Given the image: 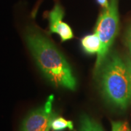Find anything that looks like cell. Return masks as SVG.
<instances>
[{"instance_id":"10","label":"cell","mask_w":131,"mask_h":131,"mask_svg":"<svg viewBox=\"0 0 131 131\" xmlns=\"http://www.w3.org/2000/svg\"><path fill=\"white\" fill-rule=\"evenodd\" d=\"M98 3L99 5H101L102 7H104V8H106L108 7V5H109V2L108 0H97Z\"/></svg>"},{"instance_id":"9","label":"cell","mask_w":131,"mask_h":131,"mask_svg":"<svg viewBox=\"0 0 131 131\" xmlns=\"http://www.w3.org/2000/svg\"><path fill=\"white\" fill-rule=\"evenodd\" d=\"M112 131H127L129 128L127 123L121 122H112Z\"/></svg>"},{"instance_id":"8","label":"cell","mask_w":131,"mask_h":131,"mask_svg":"<svg viewBox=\"0 0 131 131\" xmlns=\"http://www.w3.org/2000/svg\"><path fill=\"white\" fill-rule=\"evenodd\" d=\"M51 128L54 131H62L66 128L73 130L74 125L71 121L66 120L63 117H56L51 123Z\"/></svg>"},{"instance_id":"11","label":"cell","mask_w":131,"mask_h":131,"mask_svg":"<svg viewBox=\"0 0 131 131\" xmlns=\"http://www.w3.org/2000/svg\"><path fill=\"white\" fill-rule=\"evenodd\" d=\"M126 65L127 67V69H128V71H129V74H130V77L131 80V61L130 59H127Z\"/></svg>"},{"instance_id":"14","label":"cell","mask_w":131,"mask_h":131,"mask_svg":"<svg viewBox=\"0 0 131 131\" xmlns=\"http://www.w3.org/2000/svg\"><path fill=\"white\" fill-rule=\"evenodd\" d=\"M127 131H131V130H130V129H129V128H128V129L127 130Z\"/></svg>"},{"instance_id":"12","label":"cell","mask_w":131,"mask_h":131,"mask_svg":"<svg viewBox=\"0 0 131 131\" xmlns=\"http://www.w3.org/2000/svg\"><path fill=\"white\" fill-rule=\"evenodd\" d=\"M127 46H128V48H129V50H130V56H131V41L128 40L127 42Z\"/></svg>"},{"instance_id":"3","label":"cell","mask_w":131,"mask_h":131,"mask_svg":"<svg viewBox=\"0 0 131 131\" xmlns=\"http://www.w3.org/2000/svg\"><path fill=\"white\" fill-rule=\"evenodd\" d=\"M119 26V15L117 0H110L108 7L105 8L99 15L96 23L95 33L101 42V50L97 54L95 74L101 69L108 52L116 37Z\"/></svg>"},{"instance_id":"7","label":"cell","mask_w":131,"mask_h":131,"mask_svg":"<svg viewBox=\"0 0 131 131\" xmlns=\"http://www.w3.org/2000/svg\"><path fill=\"white\" fill-rule=\"evenodd\" d=\"M80 131H103L102 127L93 119L82 115L80 122Z\"/></svg>"},{"instance_id":"5","label":"cell","mask_w":131,"mask_h":131,"mask_svg":"<svg viewBox=\"0 0 131 131\" xmlns=\"http://www.w3.org/2000/svg\"><path fill=\"white\" fill-rule=\"evenodd\" d=\"M63 16L64 11L58 3L56 4L48 15L50 32L58 34L62 42L69 40L74 37L73 31L70 26L63 21Z\"/></svg>"},{"instance_id":"6","label":"cell","mask_w":131,"mask_h":131,"mask_svg":"<svg viewBox=\"0 0 131 131\" xmlns=\"http://www.w3.org/2000/svg\"><path fill=\"white\" fill-rule=\"evenodd\" d=\"M81 44L84 51L89 54H98L101 48V40L95 33L93 34L87 35L82 38Z\"/></svg>"},{"instance_id":"2","label":"cell","mask_w":131,"mask_h":131,"mask_svg":"<svg viewBox=\"0 0 131 131\" xmlns=\"http://www.w3.org/2000/svg\"><path fill=\"white\" fill-rule=\"evenodd\" d=\"M100 70L104 97L114 106L126 109L131 103V80L126 63L114 54Z\"/></svg>"},{"instance_id":"4","label":"cell","mask_w":131,"mask_h":131,"mask_svg":"<svg viewBox=\"0 0 131 131\" xmlns=\"http://www.w3.org/2000/svg\"><path fill=\"white\" fill-rule=\"evenodd\" d=\"M53 95H50L42 107L33 110L25 117L20 131H49L56 114L52 111Z\"/></svg>"},{"instance_id":"1","label":"cell","mask_w":131,"mask_h":131,"mask_svg":"<svg viewBox=\"0 0 131 131\" xmlns=\"http://www.w3.org/2000/svg\"><path fill=\"white\" fill-rule=\"evenodd\" d=\"M25 39L42 74L52 83L74 90L76 80L70 66L60 50L34 29L28 28Z\"/></svg>"},{"instance_id":"13","label":"cell","mask_w":131,"mask_h":131,"mask_svg":"<svg viewBox=\"0 0 131 131\" xmlns=\"http://www.w3.org/2000/svg\"><path fill=\"white\" fill-rule=\"evenodd\" d=\"M128 40L131 41V29L130 31V33H129V38H128Z\"/></svg>"}]
</instances>
